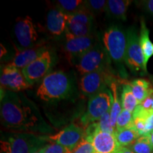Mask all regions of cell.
<instances>
[{"label":"cell","mask_w":153,"mask_h":153,"mask_svg":"<svg viewBox=\"0 0 153 153\" xmlns=\"http://www.w3.org/2000/svg\"><path fill=\"white\" fill-rule=\"evenodd\" d=\"M1 123L11 132L51 134L54 129L46 123L35 103L24 94L1 89Z\"/></svg>","instance_id":"6da1fadb"},{"label":"cell","mask_w":153,"mask_h":153,"mask_svg":"<svg viewBox=\"0 0 153 153\" xmlns=\"http://www.w3.org/2000/svg\"><path fill=\"white\" fill-rule=\"evenodd\" d=\"M48 143V135L9 131L1 134V153H33Z\"/></svg>","instance_id":"7a4b0ae2"},{"label":"cell","mask_w":153,"mask_h":153,"mask_svg":"<svg viewBox=\"0 0 153 153\" xmlns=\"http://www.w3.org/2000/svg\"><path fill=\"white\" fill-rule=\"evenodd\" d=\"M74 89V82L70 76L62 71L49 73L43 79L36 95L45 101H54L64 99L71 95Z\"/></svg>","instance_id":"3957f363"},{"label":"cell","mask_w":153,"mask_h":153,"mask_svg":"<svg viewBox=\"0 0 153 153\" xmlns=\"http://www.w3.org/2000/svg\"><path fill=\"white\" fill-rule=\"evenodd\" d=\"M104 48L122 77H126L125 64L126 51V33L116 25L110 26L104 31L102 38Z\"/></svg>","instance_id":"277c9868"},{"label":"cell","mask_w":153,"mask_h":153,"mask_svg":"<svg viewBox=\"0 0 153 153\" xmlns=\"http://www.w3.org/2000/svg\"><path fill=\"white\" fill-rule=\"evenodd\" d=\"M113 101L112 92L108 87L89 98L87 111L81 117L80 122L86 128L95 123L103 115L111 110Z\"/></svg>","instance_id":"5b68a950"},{"label":"cell","mask_w":153,"mask_h":153,"mask_svg":"<svg viewBox=\"0 0 153 153\" xmlns=\"http://www.w3.org/2000/svg\"><path fill=\"white\" fill-rule=\"evenodd\" d=\"M110 64L111 59L106 49L99 43L74 63L76 70L82 75L102 69H108Z\"/></svg>","instance_id":"8992f818"},{"label":"cell","mask_w":153,"mask_h":153,"mask_svg":"<svg viewBox=\"0 0 153 153\" xmlns=\"http://www.w3.org/2000/svg\"><path fill=\"white\" fill-rule=\"evenodd\" d=\"M116 81V77L109 69H102L82 76L79 88L82 94L90 98Z\"/></svg>","instance_id":"52a82bcc"},{"label":"cell","mask_w":153,"mask_h":153,"mask_svg":"<svg viewBox=\"0 0 153 153\" xmlns=\"http://www.w3.org/2000/svg\"><path fill=\"white\" fill-rule=\"evenodd\" d=\"M126 33V51L125 64L133 74H146L144 68V57L140 44L139 37L134 28H130Z\"/></svg>","instance_id":"ba28073f"},{"label":"cell","mask_w":153,"mask_h":153,"mask_svg":"<svg viewBox=\"0 0 153 153\" xmlns=\"http://www.w3.org/2000/svg\"><path fill=\"white\" fill-rule=\"evenodd\" d=\"M97 44V42L92 36L76 37L65 31V42L63 49L68 60L74 64L78 59Z\"/></svg>","instance_id":"9c48e42d"},{"label":"cell","mask_w":153,"mask_h":153,"mask_svg":"<svg viewBox=\"0 0 153 153\" xmlns=\"http://www.w3.org/2000/svg\"><path fill=\"white\" fill-rule=\"evenodd\" d=\"M94 15L85 8L75 14L68 15L66 32L76 37L91 36Z\"/></svg>","instance_id":"30bf717a"},{"label":"cell","mask_w":153,"mask_h":153,"mask_svg":"<svg viewBox=\"0 0 153 153\" xmlns=\"http://www.w3.org/2000/svg\"><path fill=\"white\" fill-rule=\"evenodd\" d=\"M53 57L50 51H45L36 60L22 69V73L30 85H33L46 76L52 66Z\"/></svg>","instance_id":"8fae6325"},{"label":"cell","mask_w":153,"mask_h":153,"mask_svg":"<svg viewBox=\"0 0 153 153\" xmlns=\"http://www.w3.org/2000/svg\"><path fill=\"white\" fill-rule=\"evenodd\" d=\"M14 34L19 45L24 49L30 48L40 43H37L38 35L35 25L28 16L16 19Z\"/></svg>","instance_id":"7c38bea8"},{"label":"cell","mask_w":153,"mask_h":153,"mask_svg":"<svg viewBox=\"0 0 153 153\" xmlns=\"http://www.w3.org/2000/svg\"><path fill=\"white\" fill-rule=\"evenodd\" d=\"M85 137V130L72 123L54 135H48L49 142L57 143L73 151Z\"/></svg>","instance_id":"4fadbf2b"},{"label":"cell","mask_w":153,"mask_h":153,"mask_svg":"<svg viewBox=\"0 0 153 153\" xmlns=\"http://www.w3.org/2000/svg\"><path fill=\"white\" fill-rule=\"evenodd\" d=\"M1 89L20 92L31 87L24 77L22 71L14 67L6 65L1 74Z\"/></svg>","instance_id":"5bb4252c"},{"label":"cell","mask_w":153,"mask_h":153,"mask_svg":"<svg viewBox=\"0 0 153 153\" xmlns=\"http://www.w3.org/2000/svg\"><path fill=\"white\" fill-rule=\"evenodd\" d=\"M48 50V49L47 46L44 45L43 43H40L38 45L33 48L24 49L22 51L16 49V53L14 57L7 65L18 69H23L33 62Z\"/></svg>","instance_id":"9a60e30c"},{"label":"cell","mask_w":153,"mask_h":153,"mask_svg":"<svg viewBox=\"0 0 153 153\" xmlns=\"http://www.w3.org/2000/svg\"><path fill=\"white\" fill-rule=\"evenodd\" d=\"M91 143L97 153H115L123 148L118 143L115 134L101 130L96 133Z\"/></svg>","instance_id":"2e32d148"},{"label":"cell","mask_w":153,"mask_h":153,"mask_svg":"<svg viewBox=\"0 0 153 153\" xmlns=\"http://www.w3.org/2000/svg\"><path fill=\"white\" fill-rule=\"evenodd\" d=\"M133 127L140 136L150 134L153 131V111L138 105L133 112Z\"/></svg>","instance_id":"e0dca14e"},{"label":"cell","mask_w":153,"mask_h":153,"mask_svg":"<svg viewBox=\"0 0 153 153\" xmlns=\"http://www.w3.org/2000/svg\"><path fill=\"white\" fill-rule=\"evenodd\" d=\"M68 24V15L57 8L48 11L46 16V28L50 34L58 37L65 32Z\"/></svg>","instance_id":"ac0fdd59"},{"label":"cell","mask_w":153,"mask_h":153,"mask_svg":"<svg viewBox=\"0 0 153 153\" xmlns=\"http://www.w3.org/2000/svg\"><path fill=\"white\" fill-rule=\"evenodd\" d=\"M139 41L143 53V57H144L145 70L147 72V65L149 60L153 56V43L150 41V30L147 27L146 22L143 19L140 21Z\"/></svg>","instance_id":"d6986e66"},{"label":"cell","mask_w":153,"mask_h":153,"mask_svg":"<svg viewBox=\"0 0 153 153\" xmlns=\"http://www.w3.org/2000/svg\"><path fill=\"white\" fill-rule=\"evenodd\" d=\"M132 1L128 0H108L106 11L109 16L126 21L127 11Z\"/></svg>","instance_id":"ffe728a7"},{"label":"cell","mask_w":153,"mask_h":153,"mask_svg":"<svg viewBox=\"0 0 153 153\" xmlns=\"http://www.w3.org/2000/svg\"><path fill=\"white\" fill-rule=\"evenodd\" d=\"M135 97L138 101L139 105L153 93V87L148 80L143 78L133 79L129 83Z\"/></svg>","instance_id":"44dd1931"},{"label":"cell","mask_w":153,"mask_h":153,"mask_svg":"<svg viewBox=\"0 0 153 153\" xmlns=\"http://www.w3.org/2000/svg\"><path fill=\"white\" fill-rule=\"evenodd\" d=\"M115 135L118 144L123 148H128L140 136L133 126L116 131Z\"/></svg>","instance_id":"7402d4cb"},{"label":"cell","mask_w":153,"mask_h":153,"mask_svg":"<svg viewBox=\"0 0 153 153\" xmlns=\"http://www.w3.org/2000/svg\"><path fill=\"white\" fill-rule=\"evenodd\" d=\"M120 103L123 109L127 110L133 113L135 108L138 106L139 103L134 96L131 85L128 84H124L122 87Z\"/></svg>","instance_id":"603a6c76"},{"label":"cell","mask_w":153,"mask_h":153,"mask_svg":"<svg viewBox=\"0 0 153 153\" xmlns=\"http://www.w3.org/2000/svg\"><path fill=\"white\" fill-rule=\"evenodd\" d=\"M56 7L67 15H72L85 8V1L82 0H59Z\"/></svg>","instance_id":"cb8c5ba5"},{"label":"cell","mask_w":153,"mask_h":153,"mask_svg":"<svg viewBox=\"0 0 153 153\" xmlns=\"http://www.w3.org/2000/svg\"><path fill=\"white\" fill-rule=\"evenodd\" d=\"M127 148L134 153H153V145L150 135H141Z\"/></svg>","instance_id":"d4e9b609"},{"label":"cell","mask_w":153,"mask_h":153,"mask_svg":"<svg viewBox=\"0 0 153 153\" xmlns=\"http://www.w3.org/2000/svg\"><path fill=\"white\" fill-rule=\"evenodd\" d=\"M110 89L112 92L113 101L111 107V120L113 128L116 131V120L119 116L120 113L121 112V103L120 102L118 99V91H117V82H114L110 85Z\"/></svg>","instance_id":"484cf974"},{"label":"cell","mask_w":153,"mask_h":153,"mask_svg":"<svg viewBox=\"0 0 153 153\" xmlns=\"http://www.w3.org/2000/svg\"><path fill=\"white\" fill-rule=\"evenodd\" d=\"M131 126H133V113L122 108L116 120V131Z\"/></svg>","instance_id":"4316f807"},{"label":"cell","mask_w":153,"mask_h":153,"mask_svg":"<svg viewBox=\"0 0 153 153\" xmlns=\"http://www.w3.org/2000/svg\"><path fill=\"white\" fill-rule=\"evenodd\" d=\"M107 1L106 0H86L85 8L91 14H97L106 11Z\"/></svg>","instance_id":"83f0119b"},{"label":"cell","mask_w":153,"mask_h":153,"mask_svg":"<svg viewBox=\"0 0 153 153\" xmlns=\"http://www.w3.org/2000/svg\"><path fill=\"white\" fill-rule=\"evenodd\" d=\"M99 128L101 131L107 132L109 133L115 134L116 131L113 128L111 124V113L109 111L106 112L104 115L101 116V118L98 121Z\"/></svg>","instance_id":"f1b7e54d"},{"label":"cell","mask_w":153,"mask_h":153,"mask_svg":"<svg viewBox=\"0 0 153 153\" xmlns=\"http://www.w3.org/2000/svg\"><path fill=\"white\" fill-rule=\"evenodd\" d=\"M95 150L92 143L86 140L85 139L82 140L79 144L72 151V153H94Z\"/></svg>","instance_id":"f546056e"},{"label":"cell","mask_w":153,"mask_h":153,"mask_svg":"<svg viewBox=\"0 0 153 153\" xmlns=\"http://www.w3.org/2000/svg\"><path fill=\"white\" fill-rule=\"evenodd\" d=\"M69 151L72 150L57 143H52L45 146L44 153H67Z\"/></svg>","instance_id":"4dcf8cb0"},{"label":"cell","mask_w":153,"mask_h":153,"mask_svg":"<svg viewBox=\"0 0 153 153\" xmlns=\"http://www.w3.org/2000/svg\"><path fill=\"white\" fill-rule=\"evenodd\" d=\"M137 3L140 6L141 8L153 16V0H143V1H137Z\"/></svg>","instance_id":"1f68e13d"},{"label":"cell","mask_w":153,"mask_h":153,"mask_svg":"<svg viewBox=\"0 0 153 153\" xmlns=\"http://www.w3.org/2000/svg\"><path fill=\"white\" fill-rule=\"evenodd\" d=\"M140 105L145 109L153 111V93L151 94L148 98L145 99Z\"/></svg>","instance_id":"d6a6232c"},{"label":"cell","mask_w":153,"mask_h":153,"mask_svg":"<svg viewBox=\"0 0 153 153\" xmlns=\"http://www.w3.org/2000/svg\"><path fill=\"white\" fill-rule=\"evenodd\" d=\"M6 53H7V51H6L4 47H3L2 45H1V57H2V55H4Z\"/></svg>","instance_id":"836d02e7"},{"label":"cell","mask_w":153,"mask_h":153,"mask_svg":"<svg viewBox=\"0 0 153 153\" xmlns=\"http://www.w3.org/2000/svg\"><path fill=\"white\" fill-rule=\"evenodd\" d=\"M123 153H134V152H132V151H131V150H129L128 148H123Z\"/></svg>","instance_id":"e575fe53"},{"label":"cell","mask_w":153,"mask_h":153,"mask_svg":"<svg viewBox=\"0 0 153 153\" xmlns=\"http://www.w3.org/2000/svg\"><path fill=\"white\" fill-rule=\"evenodd\" d=\"M45 146H46V145H45ZM45 147H43V148L40 149V150H39L36 151V152H33V153H44V151H45Z\"/></svg>","instance_id":"d590c367"},{"label":"cell","mask_w":153,"mask_h":153,"mask_svg":"<svg viewBox=\"0 0 153 153\" xmlns=\"http://www.w3.org/2000/svg\"><path fill=\"white\" fill-rule=\"evenodd\" d=\"M150 137H151V140H152V145H153V131H152L150 133Z\"/></svg>","instance_id":"8d00e7d4"},{"label":"cell","mask_w":153,"mask_h":153,"mask_svg":"<svg viewBox=\"0 0 153 153\" xmlns=\"http://www.w3.org/2000/svg\"><path fill=\"white\" fill-rule=\"evenodd\" d=\"M67 153H72V151H69V152H68Z\"/></svg>","instance_id":"74e56055"},{"label":"cell","mask_w":153,"mask_h":153,"mask_svg":"<svg viewBox=\"0 0 153 153\" xmlns=\"http://www.w3.org/2000/svg\"><path fill=\"white\" fill-rule=\"evenodd\" d=\"M94 153H97V152H94Z\"/></svg>","instance_id":"f35d334b"}]
</instances>
